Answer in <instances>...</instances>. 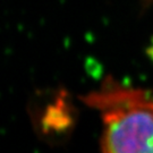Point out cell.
<instances>
[{
  "mask_svg": "<svg viewBox=\"0 0 153 153\" xmlns=\"http://www.w3.org/2000/svg\"><path fill=\"white\" fill-rule=\"evenodd\" d=\"M99 111L102 153H153V95L107 77L82 98Z\"/></svg>",
  "mask_w": 153,
  "mask_h": 153,
  "instance_id": "cell-1",
  "label": "cell"
}]
</instances>
